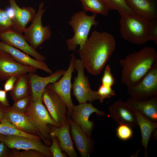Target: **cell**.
<instances>
[{"label": "cell", "mask_w": 157, "mask_h": 157, "mask_svg": "<svg viewBox=\"0 0 157 157\" xmlns=\"http://www.w3.org/2000/svg\"><path fill=\"white\" fill-rule=\"evenodd\" d=\"M4 136L0 133V141H2Z\"/></svg>", "instance_id": "obj_43"}, {"label": "cell", "mask_w": 157, "mask_h": 157, "mask_svg": "<svg viewBox=\"0 0 157 157\" xmlns=\"http://www.w3.org/2000/svg\"><path fill=\"white\" fill-rule=\"evenodd\" d=\"M31 100L30 96L28 95L14 101L11 107L16 112L24 114L28 109Z\"/></svg>", "instance_id": "obj_31"}, {"label": "cell", "mask_w": 157, "mask_h": 157, "mask_svg": "<svg viewBox=\"0 0 157 157\" xmlns=\"http://www.w3.org/2000/svg\"><path fill=\"white\" fill-rule=\"evenodd\" d=\"M36 70L19 63L7 53L3 52L0 55V81H6L12 76L35 73Z\"/></svg>", "instance_id": "obj_14"}, {"label": "cell", "mask_w": 157, "mask_h": 157, "mask_svg": "<svg viewBox=\"0 0 157 157\" xmlns=\"http://www.w3.org/2000/svg\"><path fill=\"white\" fill-rule=\"evenodd\" d=\"M5 119L20 131L41 138L39 131L29 117L24 113L14 110L9 106L8 107L6 112Z\"/></svg>", "instance_id": "obj_21"}, {"label": "cell", "mask_w": 157, "mask_h": 157, "mask_svg": "<svg viewBox=\"0 0 157 157\" xmlns=\"http://www.w3.org/2000/svg\"><path fill=\"white\" fill-rule=\"evenodd\" d=\"M9 17L12 20L15 16V11L13 9L10 7L5 10Z\"/></svg>", "instance_id": "obj_41"}, {"label": "cell", "mask_w": 157, "mask_h": 157, "mask_svg": "<svg viewBox=\"0 0 157 157\" xmlns=\"http://www.w3.org/2000/svg\"><path fill=\"white\" fill-rule=\"evenodd\" d=\"M50 127V133L58 140L62 151H64L69 157H77L78 155L74 149L70 133V124L67 120L60 126L51 125Z\"/></svg>", "instance_id": "obj_20"}, {"label": "cell", "mask_w": 157, "mask_h": 157, "mask_svg": "<svg viewBox=\"0 0 157 157\" xmlns=\"http://www.w3.org/2000/svg\"><path fill=\"white\" fill-rule=\"evenodd\" d=\"M114 36L106 32L96 30L77 51L85 68L91 74H99L114 51Z\"/></svg>", "instance_id": "obj_1"}, {"label": "cell", "mask_w": 157, "mask_h": 157, "mask_svg": "<svg viewBox=\"0 0 157 157\" xmlns=\"http://www.w3.org/2000/svg\"><path fill=\"white\" fill-rule=\"evenodd\" d=\"M149 40L157 42V19L150 21V25L149 32Z\"/></svg>", "instance_id": "obj_36"}, {"label": "cell", "mask_w": 157, "mask_h": 157, "mask_svg": "<svg viewBox=\"0 0 157 157\" xmlns=\"http://www.w3.org/2000/svg\"><path fill=\"white\" fill-rule=\"evenodd\" d=\"M83 10L74 13L68 22L74 32L72 37L66 41L67 47L69 51H75L79 45L81 47L88 40L90 29L96 26L98 22L96 20L97 14L90 15Z\"/></svg>", "instance_id": "obj_4"}, {"label": "cell", "mask_w": 157, "mask_h": 157, "mask_svg": "<svg viewBox=\"0 0 157 157\" xmlns=\"http://www.w3.org/2000/svg\"><path fill=\"white\" fill-rule=\"evenodd\" d=\"M0 48L2 51L9 54L16 61L22 65L42 70L49 74L52 73L44 61L33 58L28 54L2 41H0Z\"/></svg>", "instance_id": "obj_17"}, {"label": "cell", "mask_w": 157, "mask_h": 157, "mask_svg": "<svg viewBox=\"0 0 157 157\" xmlns=\"http://www.w3.org/2000/svg\"><path fill=\"white\" fill-rule=\"evenodd\" d=\"M17 77L12 76L6 81L3 85L4 90L7 92L11 91L13 88Z\"/></svg>", "instance_id": "obj_37"}, {"label": "cell", "mask_w": 157, "mask_h": 157, "mask_svg": "<svg viewBox=\"0 0 157 157\" xmlns=\"http://www.w3.org/2000/svg\"><path fill=\"white\" fill-rule=\"evenodd\" d=\"M8 106H5L0 103V123L5 119V113Z\"/></svg>", "instance_id": "obj_40"}, {"label": "cell", "mask_w": 157, "mask_h": 157, "mask_svg": "<svg viewBox=\"0 0 157 157\" xmlns=\"http://www.w3.org/2000/svg\"><path fill=\"white\" fill-rule=\"evenodd\" d=\"M44 6L43 2L40 4L31 24L28 27H26L23 31L27 42L35 49L49 39L51 35L49 26H43L42 24V17L46 11Z\"/></svg>", "instance_id": "obj_6"}, {"label": "cell", "mask_w": 157, "mask_h": 157, "mask_svg": "<svg viewBox=\"0 0 157 157\" xmlns=\"http://www.w3.org/2000/svg\"><path fill=\"white\" fill-rule=\"evenodd\" d=\"M93 113L100 116L105 114L104 112L99 110L90 103L86 102L74 105L73 110L69 117L74 123L79 126L83 131L90 137L94 123L93 121L89 120V117Z\"/></svg>", "instance_id": "obj_11"}, {"label": "cell", "mask_w": 157, "mask_h": 157, "mask_svg": "<svg viewBox=\"0 0 157 157\" xmlns=\"http://www.w3.org/2000/svg\"><path fill=\"white\" fill-rule=\"evenodd\" d=\"M101 82L102 84L110 87H112L115 83V79L111 73L110 67L109 65H106L105 67Z\"/></svg>", "instance_id": "obj_34"}, {"label": "cell", "mask_w": 157, "mask_h": 157, "mask_svg": "<svg viewBox=\"0 0 157 157\" xmlns=\"http://www.w3.org/2000/svg\"><path fill=\"white\" fill-rule=\"evenodd\" d=\"M2 141L12 149L35 150L42 153L45 157L52 156L49 147L43 144L41 141L23 136L11 135H4Z\"/></svg>", "instance_id": "obj_13"}, {"label": "cell", "mask_w": 157, "mask_h": 157, "mask_svg": "<svg viewBox=\"0 0 157 157\" xmlns=\"http://www.w3.org/2000/svg\"><path fill=\"white\" fill-rule=\"evenodd\" d=\"M71 58L68 68L63 75L58 81L47 87L58 94L64 101L68 110L66 114L67 117L70 115L74 106L71 94V79L72 73L74 72V62L76 58L74 54L71 55Z\"/></svg>", "instance_id": "obj_10"}, {"label": "cell", "mask_w": 157, "mask_h": 157, "mask_svg": "<svg viewBox=\"0 0 157 157\" xmlns=\"http://www.w3.org/2000/svg\"><path fill=\"white\" fill-rule=\"evenodd\" d=\"M120 15V33L124 39L137 45L144 44L149 40L150 21L135 13Z\"/></svg>", "instance_id": "obj_3"}, {"label": "cell", "mask_w": 157, "mask_h": 157, "mask_svg": "<svg viewBox=\"0 0 157 157\" xmlns=\"http://www.w3.org/2000/svg\"><path fill=\"white\" fill-rule=\"evenodd\" d=\"M12 20L5 10L0 8V35L13 28Z\"/></svg>", "instance_id": "obj_30"}, {"label": "cell", "mask_w": 157, "mask_h": 157, "mask_svg": "<svg viewBox=\"0 0 157 157\" xmlns=\"http://www.w3.org/2000/svg\"><path fill=\"white\" fill-rule=\"evenodd\" d=\"M74 68L77 71V75L74 78L72 88L73 94L78 102L80 104L99 100V97L97 91L91 89L88 78L85 75V67L80 59L76 58Z\"/></svg>", "instance_id": "obj_7"}, {"label": "cell", "mask_w": 157, "mask_h": 157, "mask_svg": "<svg viewBox=\"0 0 157 157\" xmlns=\"http://www.w3.org/2000/svg\"><path fill=\"white\" fill-rule=\"evenodd\" d=\"M10 94L14 101L30 95L27 74L17 77Z\"/></svg>", "instance_id": "obj_25"}, {"label": "cell", "mask_w": 157, "mask_h": 157, "mask_svg": "<svg viewBox=\"0 0 157 157\" xmlns=\"http://www.w3.org/2000/svg\"><path fill=\"white\" fill-rule=\"evenodd\" d=\"M45 156L40 152L33 149L19 151L13 150L10 151V157H44Z\"/></svg>", "instance_id": "obj_32"}, {"label": "cell", "mask_w": 157, "mask_h": 157, "mask_svg": "<svg viewBox=\"0 0 157 157\" xmlns=\"http://www.w3.org/2000/svg\"><path fill=\"white\" fill-rule=\"evenodd\" d=\"M67 118L70 124L72 140L79 154L83 157L88 156L92 146L90 137L83 131L79 126L74 123L70 117H67Z\"/></svg>", "instance_id": "obj_19"}, {"label": "cell", "mask_w": 157, "mask_h": 157, "mask_svg": "<svg viewBox=\"0 0 157 157\" xmlns=\"http://www.w3.org/2000/svg\"><path fill=\"white\" fill-rule=\"evenodd\" d=\"M0 133L5 136L16 135L25 137L35 140L41 141L40 136L22 131L6 119L0 123Z\"/></svg>", "instance_id": "obj_27"}, {"label": "cell", "mask_w": 157, "mask_h": 157, "mask_svg": "<svg viewBox=\"0 0 157 157\" xmlns=\"http://www.w3.org/2000/svg\"><path fill=\"white\" fill-rule=\"evenodd\" d=\"M119 63L122 83L127 87L133 86L157 66V53L153 47H146L129 54Z\"/></svg>", "instance_id": "obj_2"}, {"label": "cell", "mask_w": 157, "mask_h": 157, "mask_svg": "<svg viewBox=\"0 0 157 157\" xmlns=\"http://www.w3.org/2000/svg\"><path fill=\"white\" fill-rule=\"evenodd\" d=\"M8 0L10 7L15 11V16L12 20L13 28L21 33H23L26 25L34 19L36 13V11L30 6L19 7L15 0Z\"/></svg>", "instance_id": "obj_18"}, {"label": "cell", "mask_w": 157, "mask_h": 157, "mask_svg": "<svg viewBox=\"0 0 157 157\" xmlns=\"http://www.w3.org/2000/svg\"><path fill=\"white\" fill-rule=\"evenodd\" d=\"M136 14L151 21L157 19V0H125Z\"/></svg>", "instance_id": "obj_22"}, {"label": "cell", "mask_w": 157, "mask_h": 157, "mask_svg": "<svg viewBox=\"0 0 157 157\" xmlns=\"http://www.w3.org/2000/svg\"><path fill=\"white\" fill-rule=\"evenodd\" d=\"M65 71L58 69L46 77L40 76L35 73L27 74L31 100L33 101L42 100V93L47 85L59 80Z\"/></svg>", "instance_id": "obj_12"}, {"label": "cell", "mask_w": 157, "mask_h": 157, "mask_svg": "<svg viewBox=\"0 0 157 157\" xmlns=\"http://www.w3.org/2000/svg\"><path fill=\"white\" fill-rule=\"evenodd\" d=\"M0 103L6 106H9L7 97V92L4 89H0Z\"/></svg>", "instance_id": "obj_39"}, {"label": "cell", "mask_w": 157, "mask_h": 157, "mask_svg": "<svg viewBox=\"0 0 157 157\" xmlns=\"http://www.w3.org/2000/svg\"><path fill=\"white\" fill-rule=\"evenodd\" d=\"M116 133L117 137L120 140L126 141L130 139L133 134L132 127L130 126L124 124H119L117 128Z\"/></svg>", "instance_id": "obj_29"}, {"label": "cell", "mask_w": 157, "mask_h": 157, "mask_svg": "<svg viewBox=\"0 0 157 157\" xmlns=\"http://www.w3.org/2000/svg\"><path fill=\"white\" fill-rule=\"evenodd\" d=\"M103 1H104L105 3H106L108 5V6H109V7L110 8V10H112L111 9V8L110 7V6L108 2V1L107 0H103Z\"/></svg>", "instance_id": "obj_42"}, {"label": "cell", "mask_w": 157, "mask_h": 157, "mask_svg": "<svg viewBox=\"0 0 157 157\" xmlns=\"http://www.w3.org/2000/svg\"><path fill=\"white\" fill-rule=\"evenodd\" d=\"M30 119L39 131L45 144L51 143L50 130L49 125L59 127L54 122L43 104L42 100L33 101L31 100L28 109L24 113Z\"/></svg>", "instance_id": "obj_5"}, {"label": "cell", "mask_w": 157, "mask_h": 157, "mask_svg": "<svg viewBox=\"0 0 157 157\" xmlns=\"http://www.w3.org/2000/svg\"><path fill=\"white\" fill-rule=\"evenodd\" d=\"M50 135L52 142L51 146L49 147V149L52 156L53 157H67L66 155L62 152L56 138L51 133Z\"/></svg>", "instance_id": "obj_35"}, {"label": "cell", "mask_w": 157, "mask_h": 157, "mask_svg": "<svg viewBox=\"0 0 157 157\" xmlns=\"http://www.w3.org/2000/svg\"><path fill=\"white\" fill-rule=\"evenodd\" d=\"M126 102L133 109L138 110L147 118L157 120V97L143 101L130 98Z\"/></svg>", "instance_id": "obj_23"}, {"label": "cell", "mask_w": 157, "mask_h": 157, "mask_svg": "<svg viewBox=\"0 0 157 157\" xmlns=\"http://www.w3.org/2000/svg\"><path fill=\"white\" fill-rule=\"evenodd\" d=\"M133 110L141 131V144L144 148L145 156H147L149 142L152 132L157 127V123L147 118L138 110Z\"/></svg>", "instance_id": "obj_24"}, {"label": "cell", "mask_w": 157, "mask_h": 157, "mask_svg": "<svg viewBox=\"0 0 157 157\" xmlns=\"http://www.w3.org/2000/svg\"><path fill=\"white\" fill-rule=\"evenodd\" d=\"M83 10L104 16L108 15L109 10L108 5L103 0H80Z\"/></svg>", "instance_id": "obj_26"}, {"label": "cell", "mask_w": 157, "mask_h": 157, "mask_svg": "<svg viewBox=\"0 0 157 157\" xmlns=\"http://www.w3.org/2000/svg\"><path fill=\"white\" fill-rule=\"evenodd\" d=\"M42 100L51 117L59 127L67 121L66 104L58 94L46 87L42 93Z\"/></svg>", "instance_id": "obj_9"}, {"label": "cell", "mask_w": 157, "mask_h": 157, "mask_svg": "<svg viewBox=\"0 0 157 157\" xmlns=\"http://www.w3.org/2000/svg\"><path fill=\"white\" fill-rule=\"evenodd\" d=\"M3 52L2 51H1V50L0 48V55L1 54H2L3 53Z\"/></svg>", "instance_id": "obj_44"}, {"label": "cell", "mask_w": 157, "mask_h": 157, "mask_svg": "<svg viewBox=\"0 0 157 157\" xmlns=\"http://www.w3.org/2000/svg\"><path fill=\"white\" fill-rule=\"evenodd\" d=\"M0 39L4 43L22 51L37 60L43 61L46 60L44 56L29 44L22 33L13 28L0 35Z\"/></svg>", "instance_id": "obj_15"}, {"label": "cell", "mask_w": 157, "mask_h": 157, "mask_svg": "<svg viewBox=\"0 0 157 157\" xmlns=\"http://www.w3.org/2000/svg\"><path fill=\"white\" fill-rule=\"evenodd\" d=\"M109 112L111 118L117 124H126L132 127L138 125L133 110L126 102L121 100L116 101L109 107Z\"/></svg>", "instance_id": "obj_16"}, {"label": "cell", "mask_w": 157, "mask_h": 157, "mask_svg": "<svg viewBox=\"0 0 157 157\" xmlns=\"http://www.w3.org/2000/svg\"><path fill=\"white\" fill-rule=\"evenodd\" d=\"M4 142L0 141V157H10V151Z\"/></svg>", "instance_id": "obj_38"}, {"label": "cell", "mask_w": 157, "mask_h": 157, "mask_svg": "<svg viewBox=\"0 0 157 157\" xmlns=\"http://www.w3.org/2000/svg\"><path fill=\"white\" fill-rule=\"evenodd\" d=\"M131 98L143 101L157 97V66L152 68L138 83L127 87Z\"/></svg>", "instance_id": "obj_8"}, {"label": "cell", "mask_w": 157, "mask_h": 157, "mask_svg": "<svg viewBox=\"0 0 157 157\" xmlns=\"http://www.w3.org/2000/svg\"><path fill=\"white\" fill-rule=\"evenodd\" d=\"M97 93L99 97V100L101 103L106 98H110L115 95V92L112 87L102 84L99 86Z\"/></svg>", "instance_id": "obj_33"}, {"label": "cell", "mask_w": 157, "mask_h": 157, "mask_svg": "<svg viewBox=\"0 0 157 157\" xmlns=\"http://www.w3.org/2000/svg\"><path fill=\"white\" fill-rule=\"evenodd\" d=\"M112 10H116L119 14L135 13L129 6L125 0H107Z\"/></svg>", "instance_id": "obj_28"}]
</instances>
